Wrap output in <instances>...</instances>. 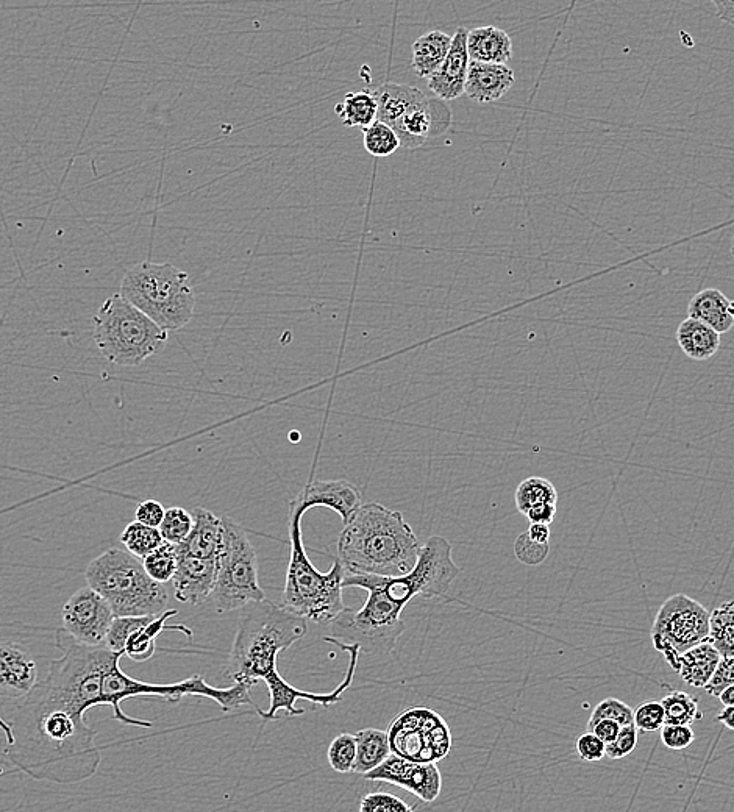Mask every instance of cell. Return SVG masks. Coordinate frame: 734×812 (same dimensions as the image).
<instances>
[{"label": "cell", "mask_w": 734, "mask_h": 812, "mask_svg": "<svg viewBox=\"0 0 734 812\" xmlns=\"http://www.w3.org/2000/svg\"><path fill=\"white\" fill-rule=\"evenodd\" d=\"M7 720L13 744L5 758L33 780L57 784L82 783L100 766L97 731L80 713L38 681L24 699L16 700Z\"/></svg>", "instance_id": "6da1fadb"}, {"label": "cell", "mask_w": 734, "mask_h": 812, "mask_svg": "<svg viewBox=\"0 0 734 812\" xmlns=\"http://www.w3.org/2000/svg\"><path fill=\"white\" fill-rule=\"evenodd\" d=\"M421 547L402 513L367 503L344 524L338 560L346 574L402 577L413 569Z\"/></svg>", "instance_id": "7a4b0ae2"}, {"label": "cell", "mask_w": 734, "mask_h": 812, "mask_svg": "<svg viewBox=\"0 0 734 812\" xmlns=\"http://www.w3.org/2000/svg\"><path fill=\"white\" fill-rule=\"evenodd\" d=\"M225 675L255 686L277 672L280 652L308 633L307 619L264 599L244 606Z\"/></svg>", "instance_id": "3957f363"}, {"label": "cell", "mask_w": 734, "mask_h": 812, "mask_svg": "<svg viewBox=\"0 0 734 812\" xmlns=\"http://www.w3.org/2000/svg\"><path fill=\"white\" fill-rule=\"evenodd\" d=\"M305 511L289 503V556L282 606L305 619L330 624L346 606L343 602V580L346 570L339 560L327 574L311 563L302 542V516Z\"/></svg>", "instance_id": "277c9868"}, {"label": "cell", "mask_w": 734, "mask_h": 812, "mask_svg": "<svg viewBox=\"0 0 734 812\" xmlns=\"http://www.w3.org/2000/svg\"><path fill=\"white\" fill-rule=\"evenodd\" d=\"M86 583L110 603L116 617L158 616L168 608L163 583L147 574L129 550L108 549L86 567Z\"/></svg>", "instance_id": "5b68a950"}, {"label": "cell", "mask_w": 734, "mask_h": 812, "mask_svg": "<svg viewBox=\"0 0 734 812\" xmlns=\"http://www.w3.org/2000/svg\"><path fill=\"white\" fill-rule=\"evenodd\" d=\"M121 294L166 332L182 330L196 310L189 275L172 263L135 264L122 277Z\"/></svg>", "instance_id": "8992f818"}, {"label": "cell", "mask_w": 734, "mask_h": 812, "mask_svg": "<svg viewBox=\"0 0 734 812\" xmlns=\"http://www.w3.org/2000/svg\"><path fill=\"white\" fill-rule=\"evenodd\" d=\"M121 658L122 656H118L113 659V663L105 672L100 705L111 706L113 719L124 725L141 728H150L154 725L149 720L136 719V717L127 716L122 711L121 703L133 699V697H160L168 702L177 703L186 695H191V697H205V699L213 700L221 706L224 713H230L233 709L241 708L244 705L255 706V709H258L250 697V689L253 686L244 681H235L232 688H213L200 675H193L180 683H144V681L135 680L122 672L121 666H119Z\"/></svg>", "instance_id": "52a82bcc"}, {"label": "cell", "mask_w": 734, "mask_h": 812, "mask_svg": "<svg viewBox=\"0 0 734 812\" xmlns=\"http://www.w3.org/2000/svg\"><path fill=\"white\" fill-rule=\"evenodd\" d=\"M100 355L122 367H136L166 347L169 332L121 293L108 297L93 317Z\"/></svg>", "instance_id": "ba28073f"}, {"label": "cell", "mask_w": 734, "mask_h": 812, "mask_svg": "<svg viewBox=\"0 0 734 812\" xmlns=\"http://www.w3.org/2000/svg\"><path fill=\"white\" fill-rule=\"evenodd\" d=\"M343 586L366 589L369 597L363 608H344L330 622L332 638L343 644H358L367 655L391 653L405 631L403 606L389 599L372 575L344 574Z\"/></svg>", "instance_id": "9c48e42d"}, {"label": "cell", "mask_w": 734, "mask_h": 812, "mask_svg": "<svg viewBox=\"0 0 734 812\" xmlns=\"http://www.w3.org/2000/svg\"><path fill=\"white\" fill-rule=\"evenodd\" d=\"M378 121L386 122L400 139V147L417 149L430 138L446 133L452 113L446 102L430 99L421 90L400 83H383L374 91Z\"/></svg>", "instance_id": "30bf717a"}, {"label": "cell", "mask_w": 734, "mask_h": 812, "mask_svg": "<svg viewBox=\"0 0 734 812\" xmlns=\"http://www.w3.org/2000/svg\"><path fill=\"white\" fill-rule=\"evenodd\" d=\"M224 538L218 555V574L210 600L219 614L232 613L266 599L258 580L257 552L238 522L222 517Z\"/></svg>", "instance_id": "8fae6325"}, {"label": "cell", "mask_w": 734, "mask_h": 812, "mask_svg": "<svg viewBox=\"0 0 734 812\" xmlns=\"http://www.w3.org/2000/svg\"><path fill=\"white\" fill-rule=\"evenodd\" d=\"M458 575L460 569L452 558V544L442 536H432L422 544L416 564L408 574L402 577L372 575V578L389 599L405 608L414 597L433 599L446 595Z\"/></svg>", "instance_id": "7c38bea8"}, {"label": "cell", "mask_w": 734, "mask_h": 812, "mask_svg": "<svg viewBox=\"0 0 734 812\" xmlns=\"http://www.w3.org/2000/svg\"><path fill=\"white\" fill-rule=\"evenodd\" d=\"M710 613L708 609L686 594H675L656 613L652 627L653 647L663 653L675 672L683 653L708 641Z\"/></svg>", "instance_id": "4fadbf2b"}, {"label": "cell", "mask_w": 734, "mask_h": 812, "mask_svg": "<svg viewBox=\"0 0 734 812\" xmlns=\"http://www.w3.org/2000/svg\"><path fill=\"white\" fill-rule=\"evenodd\" d=\"M389 745L394 755L438 763L449 755L452 733L446 720L428 708H410L403 711L389 725Z\"/></svg>", "instance_id": "5bb4252c"}, {"label": "cell", "mask_w": 734, "mask_h": 812, "mask_svg": "<svg viewBox=\"0 0 734 812\" xmlns=\"http://www.w3.org/2000/svg\"><path fill=\"white\" fill-rule=\"evenodd\" d=\"M179 611L169 609L158 616H121L113 619L104 644L113 652L124 653L135 663L149 661L157 650V638L164 630L183 631L193 638V631L185 625H166Z\"/></svg>", "instance_id": "9a60e30c"}, {"label": "cell", "mask_w": 734, "mask_h": 812, "mask_svg": "<svg viewBox=\"0 0 734 812\" xmlns=\"http://www.w3.org/2000/svg\"><path fill=\"white\" fill-rule=\"evenodd\" d=\"M324 641L328 642V644L336 645L339 649L347 650V652L350 653V663L349 667H347L346 678L339 683L338 688H336L335 691L328 692V694H314V692L300 691V689L291 686L282 675L278 674L277 670L274 674L264 678V683L268 684L271 705H269L268 711L261 709L260 713H258L261 719H275L280 711H286V714L291 717L302 716V714H305V711L296 708L297 700H308V702L318 703V705L322 706L335 705V703L341 700L344 692L350 688L353 677H355L361 647L358 644H343V642L336 641V639L330 638V636L324 638Z\"/></svg>", "instance_id": "2e32d148"}, {"label": "cell", "mask_w": 734, "mask_h": 812, "mask_svg": "<svg viewBox=\"0 0 734 812\" xmlns=\"http://www.w3.org/2000/svg\"><path fill=\"white\" fill-rule=\"evenodd\" d=\"M115 613L110 603L91 586L79 589L61 609L63 630L85 645H102Z\"/></svg>", "instance_id": "e0dca14e"}, {"label": "cell", "mask_w": 734, "mask_h": 812, "mask_svg": "<svg viewBox=\"0 0 734 812\" xmlns=\"http://www.w3.org/2000/svg\"><path fill=\"white\" fill-rule=\"evenodd\" d=\"M369 781H383L416 795L424 803L435 802L442 791V777L436 763H421L391 753L385 763L366 773Z\"/></svg>", "instance_id": "ac0fdd59"}, {"label": "cell", "mask_w": 734, "mask_h": 812, "mask_svg": "<svg viewBox=\"0 0 734 812\" xmlns=\"http://www.w3.org/2000/svg\"><path fill=\"white\" fill-rule=\"evenodd\" d=\"M289 503L305 513L316 506L330 508L339 514L343 524H347L363 505V497L360 489L349 481L318 480L308 483Z\"/></svg>", "instance_id": "d6986e66"}, {"label": "cell", "mask_w": 734, "mask_h": 812, "mask_svg": "<svg viewBox=\"0 0 734 812\" xmlns=\"http://www.w3.org/2000/svg\"><path fill=\"white\" fill-rule=\"evenodd\" d=\"M36 684L38 667L30 650L18 642H0V699H24Z\"/></svg>", "instance_id": "ffe728a7"}, {"label": "cell", "mask_w": 734, "mask_h": 812, "mask_svg": "<svg viewBox=\"0 0 734 812\" xmlns=\"http://www.w3.org/2000/svg\"><path fill=\"white\" fill-rule=\"evenodd\" d=\"M218 560H207L197 556L179 553V563L175 570V599L188 605L199 606L210 600L216 585Z\"/></svg>", "instance_id": "44dd1931"}, {"label": "cell", "mask_w": 734, "mask_h": 812, "mask_svg": "<svg viewBox=\"0 0 734 812\" xmlns=\"http://www.w3.org/2000/svg\"><path fill=\"white\" fill-rule=\"evenodd\" d=\"M471 57L467 52V30L464 27L452 36V46L438 71L428 77V90L438 99L449 102L463 96Z\"/></svg>", "instance_id": "7402d4cb"}, {"label": "cell", "mask_w": 734, "mask_h": 812, "mask_svg": "<svg viewBox=\"0 0 734 812\" xmlns=\"http://www.w3.org/2000/svg\"><path fill=\"white\" fill-rule=\"evenodd\" d=\"M514 82L516 75L508 66L471 60L464 94L478 104H492L502 99L513 88Z\"/></svg>", "instance_id": "603a6c76"}, {"label": "cell", "mask_w": 734, "mask_h": 812, "mask_svg": "<svg viewBox=\"0 0 734 812\" xmlns=\"http://www.w3.org/2000/svg\"><path fill=\"white\" fill-rule=\"evenodd\" d=\"M194 525L188 538L177 545V552L185 555L218 560L224 538V522L205 508H194Z\"/></svg>", "instance_id": "cb8c5ba5"}, {"label": "cell", "mask_w": 734, "mask_h": 812, "mask_svg": "<svg viewBox=\"0 0 734 812\" xmlns=\"http://www.w3.org/2000/svg\"><path fill=\"white\" fill-rule=\"evenodd\" d=\"M467 52L472 61L506 65L513 57V41L505 30L483 25L467 32Z\"/></svg>", "instance_id": "d4e9b609"}, {"label": "cell", "mask_w": 734, "mask_h": 812, "mask_svg": "<svg viewBox=\"0 0 734 812\" xmlns=\"http://www.w3.org/2000/svg\"><path fill=\"white\" fill-rule=\"evenodd\" d=\"M688 316L710 325L720 335L730 332L734 319L730 314V299L716 288L703 289L689 302Z\"/></svg>", "instance_id": "484cf974"}, {"label": "cell", "mask_w": 734, "mask_h": 812, "mask_svg": "<svg viewBox=\"0 0 734 812\" xmlns=\"http://www.w3.org/2000/svg\"><path fill=\"white\" fill-rule=\"evenodd\" d=\"M675 338L686 357L694 361L710 360L720 349V333L692 317L678 325Z\"/></svg>", "instance_id": "4316f807"}, {"label": "cell", "mask_w": 734, "mask_h": 812, "mask_svg": "<svg viewBox=\"0 0 734 812\" xmlns=\"http://www.w3.org/2000/svg\"><path fill=\"white\" fill-rule=\"evenodd\" d=\"M720 653L710 641L695 645L680 658L677 674L692 688H705L720 663Z\"/></svg>", "instance_id": "83f0119b"}, {"label": "cell", "mask_w": 734, "mask_h": 812, "mask_svg": "<svg viewBox=\"0 0 734 812\" xmlns=\"http://www.w3.org/2000/svg\"><path fill=\"white\" fill-rule=\"evenodd\" d=\"M452 46V36L447 33L432 30L419 36L413 44V58L411 66L417 77L428 79L433 72L438 71L442 61L446 60Z\"/></svg>", "instance_id": "f1b7e54d"}, {"label": "cell", "mask_w": 734, "mask_h": 812, "mask_svg": "<svg viewBox=\"0 0 734 812\" xmlns=\"http://www.w3.org/2000/svg\"><path fill=\"white\" fill-rule=\"evenodd\" d=\"M355 739H357V759L352 772L358 775H366L371 770L377 769L392 753L388 731L366 728L358 731Z\"/></svg>", "instance_id": "f546056e"}, {"label": "cell", "mask_w": 734, "mask_h": 812, "mask_svg": "<svg viewBox=\"0 0 734 812\" xmlns=\"http://www.w3.org/2000/svg\"><path fill=\"white\" fill-rule=\"evenodd\" d=\"M335 113L343 121L344 127H358L366 129L367 125L377 121L378 105L372 91H357L344 97L341 104L336 105Z\"/></svg>", "instance_id": "4dcf8cb0"}, {"label": "cell", "mask_w": 734, "mask_h": 812, "mask_svg": "<svg viewBox=\"0 0 734 812\" xmlns=\"http://www.w3.org/2000/svg\"><path fill=\"white\" fill-rule=\"evenodd\" d=\"M708 641L720 656H734V600L722 603L710 613Z\"/></svg>", "instance_id": "1f68e13d"}, {"label": "cell", "mask_w": 734, "mask_h": 812, "mask_svg": "<svg viewBox=\"0 0 734 812\" xmlns=\"http://www.w3.org/2000/svg\"><path fill=\"white\" fill-rule=\"evenodd\" d=\"M544 503H558V492L547 478L530 477L517 486L516 508L519 513L525 516L528 510Z\"/></svg>", "instance_id": "d6a6232c"}, {"label": "cell", "mask_w": 734, "mask_h": 812, "mask_svg": "<svg viewBox=\"0 0 734 812\" xmlns=\"http://www.w3.org/2000/svg\"><path fill=\"white\" fill-rule=\"evenodd\" d=\"M121 542L124 544L125 550H129L132 555L143 560L149 553L160 547L164 539L158 528L149 527V525L135 520L122 531Z\"/></svg>", "instance_id": "836d02e7"}, {"label": "cell", "mask_w": 734, "mask_h": 812, "mask_svg": "<svg viewBox=\"0 0 734 812\" xmlns=\"http://www.w3.org/2000/svg\"><path fill=\"white\" fill-rule=\"evenodd\" d=\"M363 144L367 154H371L372 157L385 158L396 154L400 147V139L392 127L377 119L363 129Z\"/></svg>", "instance_id": "e575fe53"}, {"label": "cell", "mask_w": 734, "mask_h": 812, "mask_svg": "<svg viewBox=\"0 0 734 812\" xmlns=\"http://www.w3.org/2000/svg\"><path fill=\"white\" fill-rule=\"evenodd\" d=\"M177 563H179L177 545L166 541L143 558V566L147 574L163 585L174 578Z\"/></svg>", "instance_id": "d590c367"}, {"label": "cell", "mask_w": 734, "mask_h": 812, "mask_svg": "<svg viewBox=\"0 0 734 812\" xmlns=\"http://www.w3.org/2000/svg\"><path fill=\"white\" fill-rule=\"evenodd\" d=\"M661 705L664 708V719L666 723L674 725H691L695 720L700 719L699 702L683 691H674L667 694Z\"/></svg>", "instance_id": "8d00e7d4"}, {"label": "cell", "mask_w": 734, "mask_h": 812, "mask_svg": "<svg viewBox=\"0 0 734 812\" xmlns=\"http://www.w3.org/2000/svg\"><path fill=\"white\" fill-rule=\"evenodd\" d=\"M193 525V513L183 510L180 506H172L164 513L163 522L158 530L164 541L179 545L188 538L189 533L193 530Z\"/></svg>", "instance_id": "74e56055"}, {"label": "cell", "mask_w": 734, "mask_h": 812, "mask_svg": "<svg viewBox=\"0 0 734 812\" xmlns=\"http://www.w3.org/2000/svg\"><path fill=\"white\" fill-rule=\"evenodd\" d=\"M328 763L339 773H350L357 759V739L355 734L343 733L333 739L328 747Z\"/></svg>", "instance_id": "f35d334b"}, {"label": "cell", "mask_w": 734, "mask_h": 812, "mask_svg": "<svg viewBox=\"0 0 734 812\" xmlns=\"http://www.w3.org/2000/svg\"><path fill=\"white\" fill-rule=\"evenodd\" d=\"M633 713H635V711H633L627 703L622 702V700L605 699L592 711L591 719H589L588 722V730L600 719L616 720L622 727L631 725V723H633Z\"/></svg>", "instance_id": "ab89813d"}, {"label": "cell", "mask_w": 734, "mask_h": 812, "mask_svg": "<svg viewBox=\"0 0 734 812\" xmlns=\"http://www.w3.org/2000/svg\"><path fill=\"white\" fill-rule=\"evenodd\" d=\"M361 812H411L414 806L403 802L399 797L386 792H372L364 795L360 805Z\"/></svg>", "instance_id": "60d3db41"}, {"label": "cell", "mask_w": 734, "mask_h": 812, "mask_svg": "<svg viewBox=\"0 0 734 812\" xmlns=\"http://www.w3.org/2000/svg\"><path fill=\"white\" fill-rule=\"evenodd\" d=\"M549 550V542L542 544V542L533 541L528 536L527 531H525L524 535L519 536L516 544H514V553H516L517 560L527 564V566H538L542 561H546Z\"/></svg>", "instance_id": "b9f144b4"}, {"label": "cell", "mask_w": 734, "mask_h": 812, "mask_svg": "<svg viewBox=\"0 0 734 812\" xmlns=\"http://www.w3.org/2000/svg\"><path fill=\"white\" fill-rule=\"evenodd\" d=\"M633 723L639 731H645V733H653V731L663 728L666 719H664V708L661 702L652 700V702L642 703L633 713Z\"/></svg>", "instance_id": "7bdbcfd3"}, {"label": "cell", "mask_w": 734, "mask_h": 812, "mask_svg": "<svg viewBox=\"0 0 734 812\" xmlns=\"http://www.w3.org/2000/svg\"><path fill=\"white\" fill-rule=\"evenodd\" d=\"M638 733L639 730L635 723L622 727L619 736L611 744H606V756L611 759H622L635 752L636 745H638Z\"/></svg>", "instance_id": "ee69618b"}, {"label": "cell", "mask_w": 734, "mask_h": 812, "mask_svg": "<svg viewBox=\"0 0 734 812\" xmlns=\"http://www.w3.org/2000/svg\"><path fill=\"white\" fill-rule=\"evenodd\" d=\"M695 733L691 725L664 723L661 728V741L670 750H685L694 742Z\"/></svg>", "instance_id": "f6af8a7d"}, {"label": "cell", "mask_w": 734, "mask_h": 812, "mask_svg": "<svg viewBox=\"0 0 734 812\" xmlns=\"http://www.w3.org/2000/svg\"><path fill=\"white\" fill-rule=\"evenodd\" d=\"M731 684H734V656H722L716 672L703 689L713 697H719L720 692Z\"/></svg>", "instance_id": "bcb514c9"}, {"label": "cell", "mask_w": 734, "mask_h": 812, "mask_svg": "<svg viewBox=\"0 0 734 812\" xmlns=\"http://www.w3.org/2000/svg\"><path fill=\"white\" fill-rule=\"evenodd\" d=\"M605 748V742L597 738L596 734L592 733V731L581 734L580 738L577 739L578 756H580L583 761H586V763L602 761L606 756Z\"/></svg>", "instance_id": "7dc6e473"}, {"label": "cell", "mask_w": 734, "mask_h": 812, "mask_svg": "<svg viewBox=\"0 0 734 812\" xmlns=\"http://www.w3.org/2000/svg\"><path fill=\"white\" fill-rule=\"evenodd\" d=\"M166 508L158 500H144L136 508L135 520L149 527H160Z\"/></svg>", "instance_id": "c3c4849f"}, {"label": "cell", "mask_w": 734, "mask_h": 812, "mask_svg": "<svg viewBox=\"0 0 734 812\" xmlns=\"http://www.w3.org/2000/svg\"><path fill=\"white\" fill-rule=\"evenodd\" d=\"M620 730H622V725L616 720L611 719H600L597 720L589 731L596 734L597 738L602 739L605 744H611L614 739L619 736Z\"/></svg>", "instance_id": "681fc988"}, {"label": "cell", "mask_w": 734, "mask_h": 812, "mask_svg": "<svg viewBox=\"0 0 734 812\" xmlns=\"http://www.w3.org/2000/svg\"><path fill=\"white\" fill-rule=\"evenodd\" d=\"M556 505L555 503H544V505L535 506L525 513V517L530 520V524H547L550 525L555 519Z\"/></svg>", "instance_id": "f907efd6"}, {"label": "cell", "mask_w": 734, "mask_h": 812, "mask_svg": "<svg viewBox=\"0 0 734 812\" xmlns=\"http://www.w3.org/2000/svg\"><path fill=\"white\" fill-rule=\"evenodd\" d=\"M716 7L717 18L734 27V0H711Z\"/></svg>", "instance_id": "816d5d0a"}, {"label": "cell", "mask_w": 734, "mask_h": 812, "mask_svg": "<svg viewBox=\"0 0 734 812\" xmlns=\"http://www.w3.org/2000/svg\"><path fill=\"white\" fill-rule=\"evenodd\" d=\"M527 533L533 541L542 542V544L549 542L550 527L547 524H531Z\"/></svg>", "instance_id": "f5cc1de1"}, {"label": "cell", "mask_w": 734, "mask_h": 812, "mask_svg": "<svg viewBox=\"0 0 734 812\" xmlns=\"http://www.w3.org/2000/svg\"><path fill=\"white\" fill-rule=\"evenodd\" d=\"M717 722L724 723L728 730L734 731V705L725 706L716 717Z\"/></svg>", "instance_id": "db71d44e"}, {"label": "cell", "mask_w": 734, "mask_h": 812, "mask_svg": "<svg viewBox=\"0 0 734 812\" xmlns=\"http://www.w3.org/2000/svg\"><path fill=\"white\" fill-rule=\"evenodd\" d=\"M717 699L720 700V703L724 706H733L734 705V684L725 688L724 691L720 692L719 697Z\"/></svg>", "instance_id": "11a10c76"}, {"label": "cell", "mask_w": 734, "mask_h": 812, "mask_svg": "<svg viewBox=\"0 0 734 812\" xmlns=\"http://www.w3.org/2000/svg\"><path fill=\"white\" fill-rule=\"evenodd\" d=\"M730 314L734 319V300H730Z\"/></svg>", "instance_id": "9f6ffc18"}, {"label": "cell", "mask_w": 734, "mask_h": 812, "mask_svg": "<svg viewBox=\"0 0 734 812\" xmlns=\"http://www.w3.org/2000/svg\"><path fill=\"white\" fill-rule=\"evenodd\" d=\"M731 255H733L734 258V236L733 239H731Z\"/></svg>", "instance_id": "6f0895ef"}]
</instances>
